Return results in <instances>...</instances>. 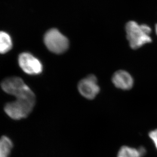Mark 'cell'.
Returning a JSON list of instances; mask_svg holds the SVG:
<instances>
[{
	"mask_svg": "<svg viewBox=\"0 0 157 157\" xmlns=\"http://www.w3.org/2000/svg\"><path fill=\"white\" fill-rule=\"evenodd\" d=\"M1 87L5 93L14 96L16 99L36 98L31 89L19 77L6 78L2 82Z\"/></svg>",
	"mask_w": 157,
	"mask_h": 157,
	"instance_id": "3957f363",
	"label": "cell"
},
{
	"mask_svg": "<svg viewBox=\"0 0 157 157\" xmlns=\"http://www.w3.org/2000/svg\"><path fill=\"white\" fill-rule=\"evenodd\" d=\"M117 157H142L138 149L123 146L119 150Z\"/></svg>",
	"mask_w": 157,
	"mask_h": 157,
	"instance_id": "30bf717a",
	"label": "cell"
},
{
	"mask_svg": "<svg viewBox=\"0 0 157 157\" xmlns=\"http://www.w3.org/2000/svg\"><path fill=\"white\" fill-rule=\"evenodd\" d=\"M44 42L48 49L56 54H62L69 47L68 39L56 29H51L45 34Z\"/></svg>",
	"mask_w": 157,
	"mask_h": 157,
	"instance_id": "277c9868",
	"label": "cell"
},
{
	"mask_svg": "<svg viewBox=\"0 0 157 157\" xmlns=\"http://www.w3.org/2000/svg\"><path fill=\"white\" fill-rule=\"evenodd\" d=\"M138 150L139 151H140L141 157H142L145 155V154H146V150H145V148L144 147H140Z\"/></svg>",
	"mask_w": 157,
	"mask_h": 157,
	"instance_id": "7c38bea8",
	"label": "cell"
},
{
	"mask_svg": "<svg viewBox=\"0 0 157 157\" xmlns=\"http://www.w3.org/2000/svg\"><path fill=\"white\" fill-rule=\"evenodd\" d=\"M126 37L131 48L137 49L152 42L150 36L151 27L147 24L140 25L135 21H131L126 25Z\"/></svg>",
	"mask_w": 157,
	"mask_h": 157,
	"instance_id": "6da1fadb",
	"label": "cell"
},
{
	"mask_svg": "<svg viewBox=\"0 0 157 157\" xmlns=\"http://www.w3.org/2000/svg\"><path fill=\"white\" fill-rule=\"evenodd\" d=\"M19 67L29 75H38L43 71V65L39 59L29 52H22L18 59Z\"/></svg>",
	"mask_w": 157,
	"mask_h": 157,
	"instance_id": "5b68a950",
	"label": "cell"
},
{
	"mask_svg": "<svg viewBox=\"0 0 157 157\" xmlns=\"http://www.w3.org/2000/svg\"><path fill=\"white\" fill-rule=\"evenodd\" d=\"M155 31H156V34L157 35V24L155 25Z\"/></svg>",
	"mask_w": 157,
	"mask_h": 157,
	"instance_id": "4fadbf2b",
	"label": "cell"
},
{
	"mask_svg": "<svg viewBox=\"0 0 157 157\" xmlns=\"http://www.w3.org/2000/svg\"><path fill=\"white\" fill-rule=\"evenodd\" d=\"M13 147L11 140L3 136L0 138V157H9Z\"/></svg>",
	"mask_w": 157,
	"mask_h": 157,
	"instance_id": "9c48e42d",
	"label": "cell"
},
{
	"mask_svg": "<svg viewBox=\"0 0 157 157\" xmlns=\"http://www.w3.org/2000/svg\"><path fill=\"white\" fill-rule=\"evenodd\" d=\"M35 103L36 98L16 99L5 105L4 111L11 119L19 120L27 117L31 113Z\"/></svg>",
	"mask_w": 157,
	"mask_h": 157,
	"instance_id": "7a4b0ae2",
	"label": "cell"
},
{
	"mask_svg": "<svg viewBox=\"0 0 157 157\" xmlns=\"http://www.w3.org/2000/svg\"><path fill=\"white\" fill-rule=\"evenodd\" d=\"M12 40L10 36L5 32L0 31V53L4 54L12 48Z\"/></svg>",
	"mask_w": 157,
	"mask_h": 157,
	"instance_id": "ba28073f",
	"label": "cell"
},
{
	"mask_svg": "<svg viewBox=\"0 0 157 157\" xmlns=\"http://www.w3.org/2000/svg\"><path fill=\"white\" fill-rule=\"evenodd\" d=\"M78 90L83 97L87 99H94L100 90L96 76L90 74L82 79L78 84Z\"/></svg>",
	"mask_w": 157,
	"mask_h": 157,
	"instance_id": "8992f818",
	"label": "cell"
},
{
	"mask_svg": "<svg viewBox=\"0 0 157 157\" xmlns=\"http://www.w3.org/2000/svg\"><path fill=\"white\" fill-rule=\"evenodd\" d=\"M149 136L153 141L157 149V129L151 131L149 133Z\"/></svg>",
	"mask_w": 157,
	"mask_h": 157,
	"instance_id": "8fae6325",
	"label": "cell"
},
{
	"mask_svg": "<svg viewBox=\"0 0 157 157\" xmlns=\"http://www.w3.org/2000/svg\"><path fill=\"white\" fill-rule=\"evenodd\" d=\"M112 82L114 86L123 90H129L134 85L133 78L125 70H120L114 72L112 77Z\"/></svg>",
	"mask_w": 157,
	"mask_h": 157,
	"instance_id": "52a82bcc",
	"label": "cell"
}]
</instances>
